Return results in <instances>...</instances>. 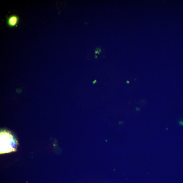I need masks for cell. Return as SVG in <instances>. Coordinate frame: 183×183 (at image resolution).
<instances>
[{
  "label": "cell",
  "mask_w": 183,
  "mask_h": 183,
  "mask_svg": "<svg viewBox=\"0 0 183 183\" xmlns=\"http://www.w3.org/2000/svg\"><path fill=\"white\" fill-rule=\"evenodd\" d=\"M1 154L8 153L16 151L17 142L8 132L3 131L0 134Z\"/></svg>",
  "instance_id": "cell-1"
},
{
  "label": "cell",
  "mask_w": 183,
  "mask_h": 183,
  "mask_svg": "<svg viewBox=\"0 0 183 183\" xmlns=\"http://www.w3.org/2000/svg\"><path fill=\"white\" fill-rule=\"evenodd\" d=\"M7 24L9 27L14 28L18 26L20 18L16 15H12L9 17H7Z\"/></svg>",
  "instance_id": "cell-2"
}]
</instances>
